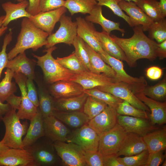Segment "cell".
<instances>
[{
	"mask_svg": "<svg viewBox=\"0 0 166 166\" xmlns=\"http://www.w3.org/2000/svg\"><path fill=\"white\" fill-rule=\"evenodd\" d=\"M159 4L163 14L164 17L166 16V0H160Z\"/></svg>",
	"mask_w": 166,
	"mask_h": 166,
	"instance_id": "58",
	"label": "cell"
},
{
	"mask_svg": "<svg viewBox=\"0 0 166 166\" xmlns=\"http://www.w3.org/2000/svg\"><path fill=\"white\" fill-rule=\"evenodd\" d=\"M164 150L149 153L147 163L145 166H158L164 161L166 155Z\"/></svg>",
	"mask_w": 166,
	"mask_h": 166,
	"instance_id": "49",
	"label": "cell"
},
{
	"mask_svg": "<svg viewBox=\"0 0 166 166\" xmlns=\"http://www.w3.org/2000/svg\"><path fill=\"white\" fill-rule=\"evenodd\" d=\"M133 35L129 38H121L110 35L112 39L122 49L131 67L137 65V60L146 59L153 61L157 57V43L150 39L144 33L141 26L132 27Z\"/></svg>",
	"mask_w": 166,
	"mask_h": 166,
	"instance_id": "1",
	"label": "cell"
},
{
	"mask_svg": "<svg viewBox=\"0 0 166 166\" xmlns=\"http://www.w3.org/2000/svg\"><path fill=\"white\" fill-rule=\"evenodd\" d=\"M14 73L10 69L7 68L5 76L0 82V101L2 103L16 90L15 83L12 81Z\"/></svg>",
	"mask_w": 166,
	"mask_h": 166,
	"instance_id": "37",
	"label": "cell"
},
{
	"mask_svg": "<svg viewBox=\"0 0 166 166\" xmlns=\"http://www.w3.org/2000/svg\"><path fill=\"white\" fill-rule=\"evenodd\" d=\"M22 100L21 96H16L14 93H13L9 97L6 101L10 106L11 109L16 110L19 109Z\"/></svg>",
	"mask_w": 166,
	"mask_h": 166,
	"instance_id": "53",
	"label": "cell"
},
{
	"mask_svg": "<svg viewBox=\"0 0 166 166\" xmlns=\"http://www.w3.org/2000/svg\"><path fill=\"white\" fill-rule=\"evenodd\" d=\"M36 166L30 153L25 149L9 148L0 152V166Z\"/></svg>",
	"mask_w": 166,
	"mask_h": 166,
	"instance_id": "12",
	"label": "cell"
},
{
	"mask_svg": "<svg viewBox=\"0 0 166 166\" xmlns=\"http://www.w3.org/2000/svg\"><path fill=\"white\" fill-rule=\"evenodd\" d=\"M104 166H124L118 159L116 154L103 156Z\"/></svg>",
	"mask_w": 166,
	"mask_h": 166,
	"instance_id": "52",
	"label": "cell"
},
{
	"mask_svg": "<svg viewBox=\"0 0 166 166\" xmlns=\"http://www.w3.org/2000/svg\"><path fill=\"white\" fill-rule=\"evenodd\" d=\"M2 121L5 127V134L2 140L4 144L10 148L23 149L22 137L28 129L27 122L21 123L16 110L12 109L4 115Z\"/></svg>",
	"mask_w": 166,
	"mask_h": 166,
	"instance_id": "4",
	"label": "cell"
},
{
	"mask_svg": "<svg viewBox=\"0 0 166 166\" xmlns=\"http://www.w3.org/2000/svg\"><path fill=\"white\" fill-rule=\"evenodd\" d=\"M34 61L28 57L25 52L8 60L6 68L10 69L14 73H21L28 78L34 80L35 77Z\"/></svg>",
	"mask_w": 166,
	"mask_h": 166,
	"instance_id": "24",
	"label": "cell"
},
{
	"mask_svg": "<svg viewBox=\"0 0 166 166\" xmlns=\"http://www.w3.org/2000/svg\"><path fill=\"white\" fill-rule=\"evenodd\" d=\"M40 0H28L29 5L26 10L31 15H34L40 12Z\"/></svg>",
	"mask_w": 166,
	"mask_h": 166,
	"instance_id": "54",
	"label": "cell"
},
{
	"mask_svg": "<svg viewBox=\"0 0 166 166\" xmlns=\"http://www.w3.org/2000/svg\"><path fill=\"white\" fill-rule=\"evenodd\" d=\"M49 34L36 27L27 18H24L21 23L20 32L14 47L7 53L9 60L11 59L26 49L35 51L47 43Z\"/></svg>",
	"mask_w": 166,
	"mask_h": 166,
	"instance_id": "2",
	"label": "cell"
},
{
	"mask_svg": "<svg viewBox=\"0 0 166 166\" xmlns=\"http://www.w3.org/2000/svg\"><path fill=\"white\" fill-rule=\"evenodd\" d=\"M53 144L63 164L67 166H87L84 159V150L79 145L61 141H54Z\"/></svg>",
	"mask_w": 166,
	"mask_h": 166,
	"instance_id": "8",
	"label": "cell"
},
{
	"mask_svg": "<svg viewBox=\"0 0 166 166\" xmlns=\"http://www.w3.org/2000/svg\"><path fill=\"white\" fill-rule=\"evenodd\" d=\"M88 95L85 93L75 96L54 99L55 110L64 112L83 111Z\"/></svg>",
	"mask_w": 166,
	"mask_h": 166,
	"instance_id": "28",
	"label": "cell"
},
{
	"mask_svg": "<svg viewBox=\"0 0 166 166\" xmlns=\"http://www.w3.org/2000/svg\"><path fill=\"white\" fill-rule=\"evenodd\" d=\"M84 92L89 96H91L103 101L108 105L116 109L119 104L123 101L111 93L100 90L97 88L84 90Z\"/></svg>",
	"mask_w": 166,
	"mask_h": 166,
	"instance_id": "40",
	"label": "cell"
},
{
	"mask_svg": "<svg viewBox=\"0 0 166 166\" xmlns=\"http://www.w3.org/2000/svg\"><path fill=\"white\" fill-rule=\"evenodd\" d=\"M60 25L58 30L54 33L49 35L47 38L46 49L55 45L64 43L69 46L73 45L77 35V26L76 22H73L70 17L63 14L59 21Z\"/></svg>",
	"mask_w": 166,
	"mask_h": 166,
	"instance_id": "7",
	"label": "cell"
},
{
	"mask_svg": "<svg viewBox=\"0 0 166 166\" xmlns=\"http://www.w3.org/2000/svg\"><path fill=\"white\" fill-rule=\"evenodd\" d=\"M148 31V37L155 39L160 43L166 40V19L163 18L159 21H154L150 26Z\"/></svg>",
	"mask_w": 166,
	"mask_h": 166,
	"instance_id": "41",
	"label": "cell"
},
{
	"mask_svg": "<svg viewBox=\"0 0 166 166\" xmlns=\"http://www.w3.org/2000/svg\"><path fill=\"white\" fill-rule=\"evenodd\" d=\"M118 114L116 109L108 105L100 113L89 120L87 124L99 136L115 125Z\"/></svg>",
	"mask_w": 166,
	"mask_h": 166,
	"instance_id": "16",
	"label": "cell"
},
{
	"mask_svg": "<svg viewBox=\"0 0 166 166\" xmlns=\"http://www.w3.org/2000/svg\"><path fill=\"white\" fill-rule=\"evenodd\" d=\"M83 153L87 166H104L103 156L98 151H84Z\"/></svg>",
	"mask_w": 166,
	"mask_h": 166,
	"instance_id": "47",
	"label": "cell"
},
{
	"mask_svg": "<svg viewBox=\"0 0 166 166\" xmlns=\"http://www.w3.org/2000/svg\"><path fill=\"white\" fill-rule=\"evenodd\" d=\"M13 78L19 87L22 98L17 114L20 119L30 120L37 113L38 107L34 104L28 96L26 85L27 78L23 74L18 72L14 73Z\"/></svg>",
	"mask_w": 166,
	"mask_h": 166,
	"instance_id": "14",
	"label": "cell"
},
{
	"mask_svg": "<svg viewBox=\"0 0 166 166\" xmlns=\"http://www.w3.org/2000/svg\"><path fill=\"white\" fill-rule=\"evenodd\" d=\"M127 133L117 123L110 130L99 136L98 151L103 156L116 154Z\"/></svg>",
	"mask_w": 166,
	"mask_h": 166,
	"instance_id": "9",
	"label": "cell"
},
{
	"mask_svg": "<svg viewBox=\"0 0 166 166\" xmlns=\"http://www.w3.org/2000/svg\"><path fill=\"white\" fill-rule=\"evenodd\" d=\"M164 162L163 163V164H162V166H166V160H165L164 161Z\"/></svg>",
	"mask_w": 166,
	"mask_h": 166,
	"instance_id": "61",
	"label": "cell"
},
{
	"mask_svg": "<svg viewBox=\"0 0 166 166\" xmlns=\"http://www.w3.org/2000/svg\"><path fill=\"white\" fill-rule=\"evenodd\" d=\"M39 106L43 118L53 115L54 109V99L41 83H37Z\"/></svg>",
	"mask_w": 166,
	"mask_h": 166,
	"instance_id": "33",
	"label": "cell"
},
{
	"mask_svg": "<svg viewBox=\"0 0 166 166\" xmlns=\"http://www.w3.org/2000/svg\"><path fill=\"white\" fill-rule=\"evenodd\" d=\"M71 81L80 84L84 90L104 86L117 82L115 79L104 73L98 74L89 71L75 74Z\"/></svg>",
	"mask_w": 166,
	"mask_h": 166,
	"instance_id": "18",
	"label": "cell"
},
{
	"mask_svg": "<svg viewBox=\"0 0 166 166\" xmlns=\"http://www.w3.org/2000/svg\"><path fill=\"white\" fill-rule=\"evenodd\" d=\"M11 109L10 106L8 104H4L0 101V124L4 115Z\"/></svg>",
	"mask_w": 166,
	"mask_h": 166,
	"instance_id": "56",
	"label": "cell"
},
{
	"mask_svg": "<svg viewBox=\"0 0 166 166\" xmlns=\"http://www.w3.org/2000/svg\"><path fill=\"white\" fill-rule=\"evenodd\" d=\"M9 148H10L4 144L2 140L0 141V152Z\"/></svg>",
	"mask_w": 166,
	"mask_h": 166,
	"instance_id": "59",
	"label": "cell"
},
{
	"mask_svg": "<svg viewBox=\"0 0 166 166\" xmlns=\"http://www.w3.org/2000/svg\"><path fill=\"white\" fill-rule=\"evenodd\" d=\"M143 93L147 96L160 102L165 101L166 98V77L155 85L150 86L147 85Z\"/></svg>",
	"mask_w": 166,
	"mask_h": 166,
	"instance_id": "39",
	"label": "cell"
},
{
	"mask_svg": "<svg viewBox=\"0 0 166 166\" xmlns=\"http://www.w3.org/2000/svg\"><path fill=\"white\" fill-rule=\"evenodd\" d=\"M12 32L11 30L8 33L5 35L3 42V44L1 50L0 51V78L2 71L6 66L9 60L7 53L6 48L7 46L11 42L13 36Z\"/></svg>",
	"mask_w": 166,
	"mask_h": 166,
	"instance_id": "46",
	"label": "cell"
},
{
	"mask_svg": "<svg viewBox=\"0 0 166 166\" xmlns=\"http://www.w3.org/2000/svg\"><path fill=\"white\" fill-rule=\"evenodd\" d=\"M99 141V136L87 124L71 132L66 142L76 144L85 151H97Z\"/></svg>",
	"mask_w": 166,
	"mask_h": 166,
	"instance_id": "10",
	"label": "cell"
},
{
	"mask_svg": "<svg viewBox=\"0 0 166 166\" xmlns=\"http://www.w3.org/2000/svg\"><path fill=\"white\" fill-rule=\"evenodd\" d=\"M72 45L74 47V52L77 57L88 70L90 71L91 67L89 58L86 48L85 42L77 35Z\"/></svg>",
	"mask_w": 166,
	"mask_h": 166,
	"instance_id": "43",
	"label": "cell"
},
{
	"mask_svg": "<svg viewBox=\"0 0 166 166\" xmlns=\"http://www.w3.org/2000/svg\"><path fill=\"white\" fill-rule=\"evenodd\" d=\"M149 154L146 149L136 155L123 157H118V159L124 166H145Z\"/></svg>",
	"mask_w": 166,
	"mask_h": 166,
	"instance_id": "44",
	"label": "cell"
},
{
	"mask_svg": "<svg viewBox=\"0 0 166 166\" xmlns=\"http://www.w3.org/2000/svg\"><path fill=\"white\" fill-rule=\"evenodd\" d=\"M96 35L103 49L109 55L118 59L125 61L127 60L121 47L112 39L110 35L105 31L96 32Z\"/></svg>",
	"mask_w": 166,
	"mask_h": 166,
	"instance_id": "29",
	"label": "cell"
},
{
	"mask_svg": "<svg viewBox=\"0 0 166 166\" xmlns=\"http://www.w3.org/2000/svg\"><path fill=\"white\" fill-rule=\"evenodd\" d=\"M107 106L103 101L88 95L84 104L83 112L90 120L100 113Z\"/></svg>",
	"mask_w": 166,
	"mask_h": 166,
	"instance_id": "36",
	"label": "cell"
},
{
	"mask_svg": "<svg viewBox=\"0 0 166 166\" xmlns=\"http://www.w3.org/2000/svg\"><path fill=\"white\" fill-rule=\"evenodd\" d=\"M49 91L54 99L75 96L84 93L79 84L70 80H61L50 84Z\"/></svg>",
	"mask_w": 166,
	"mask_h": 166,
	"instance_id": "21",
	"label": "cell"
},
{
	"mask_svg": "<svg viewBox=\"0 0 166 166\" xmlns=\"http://www.w3.org/2000/svg\"><path fill=\"white\" fill-rule=\"evenodd\" d=\"M86 20L93 23L100 25L103 30L109 34L113 30H117L124 35L125 32L124 29L120 27V23L115 22L105 18L102 13V6L97 5L89 15L85 17Z\"/></svg>",
	"mask_w": 166,
	"mask_h": 166,
	"instance_id": "27",
	"label": "cell"
},
{
	"mask_svg": "<svg viewBox=\"0 0 166 166\" xmlns=\"http://www.w3.org/2000/svg\"><path fill=\"white\" fill-rule=\"evenodd\" d=\"M156 49V55L160 60H162L166 57V40L158 43Z\"/></svg>",
	"mask_w": 166,
	"mask_h": 166,
	"instance_id": "55",
	"label": "cell"
},
{
	"mask_svg": "<svg viewBox=\"0 0 166 166\" xmlns=\"http://www.w3.org/2000/svg\"><path fill=\"white\" fill-rule=\"evenodd\" d=\"M25 149L33 157L36 166H51L57 165L59 157L57 154L53 142L44 136L31 145Z\"/></svg>",
	"mask_w": 166,
	"mask_h": 166,
	"instance_id": "5",
	"label": "cell"
},
{
	"mask_svg": "<svg viewBox=\"0 0 166 166\" xmlns=\"http://www.w3.org/2000/svg\"><path fill=\"white\" fill-rule=\"evenodd\" d=\"M150 110L149 116L150 122L153 125H162L166 123V102H160L148 97L143 92L134 94Z\"/></svg>",
	"mask_w": 166,
	"mask_h": 166,
	"instance_id": "22",
	"label": "cell"
},
{
	"mask_svg": "<svg viewBox=\"0 0 166 166\" xmlns=\"http://www.w3.org/2000/svg\"><path fill=\"white\" fill-rule=\"evenodd\" d=\"M43 124L45 136L50 141H67L70 130L54 116L43 118Z\"/></svg>",
	"mask_w": 166,
	"mask_h": 166,
	"instance_id": "20",
	"label": "cell"
},
{
	"mask_svg": "<svg viewBox=\"0 0 166 166\" xmlns=\"http://www.w3.org/2000/svg\"><path fill=\"white\" fill-rule=\"evenodd\" d=\"M117 123L127 133H132L142 137L159 128L153 125L148 119L118 114Z\"/></svg>",
	"mask_w": 166,
	"mask_h": 166,
	"instance_id": "13",
	"label": "cell"
},
{
	"mask_svg": "<svg viewBox=\"0 0 166 166\" xmlns=\"http://www.w3.org/2000/svg\"><path fill=\"white\" fill-rule=\"evenodd\" d=\"M15 0L19 2H21L22 1L24 0Z\"/></svg>",
	"mask_w": 166,
	"mask_h": 166,
	"instance_id": "62",
	"label": "cell"
},
{
	"mask_svg": "<svg viewBox=\"0 0 166 166\" xmlns=\"http://www.w3.org/2000/svg\"><path fill=\"white\" fill-rule=\"evenodd\" d=\"M33 79L27 78L26 85L28 96L34 104L37 107L39 106V101L38 91Z\"/></svg>",
	"mask_w": 166,
	"mask_h": 166,
	"instance_id": "50",
	"label": "cell"
},
{
	"mask_svg": "<svg viewBox=\"0 0 166 166\" xmlns=\"http://www.w3.org/2000/svg\"><path fill=\"white\" fill-rule=\"evenodd\" d=\"M147 149L143 137L132 133H127L117 156H130L139 154Z\"/></svg>",
	"mask_w": 166,
	"mask_h": 166,
	"instance_id": "23",
	"label": "cell"
},
{
	"mask_svg": "<svg viewBox=\"0 0 166 166\" xmlns=\"http://www.w3.org/2000/svg\"><path fill=\"white\" fill-rule=\"evenodd\" d=\"M149 153L161 150L166 148V128H159L150 132L143 137Z\"/></svg>",
	"mask_w": 166,
	"mask_h": 166,
	"instance_id": "30",
	"label": "cell"
},
{
	"mask_svg": "<svg viewBox=\"0 0 166 166\" xmlns=\"http://www.w3.org/2000/svg\"><path fill=\"white\" fill-rule=\"evenodd\" d=\"M126 1L129 2L130 1H132L133 2L135 3H136L138 0H125Z\"/></svg>",
	"mask_w": 166,
	"mask_h": 166,
	"instance_id": "60",
	"label": "cell"
},
{
	"mask_svg": "<svg viewBox=\"0 0 166 166\" xmlns=\"http://www.w3.org/2000/svg\"><path fill=\"white\" fill-rule=\"evenodd\" d=\"M57 47L54 46L44 50L46 53L39 56L33 54L37 59V65L41 68L45 81L51 84L61 80H70L75 74L61 65L52 56V53Z\"/></svg>",
	"mask_w": 166,
	"mask_h": 166,
	"instance_id": "3",
	"label": "cell"
},
{
	"mask_svg": "<svg viewBox=\"0 0 166 166\" xmlns=\"http://www.w3.org/2000/svg\"><path fill=\"white\" fill-rule=\"evenodd\" d=\"M163 69L157 66H152L148 68L146 70V75L149 79L152 80L159 79L163 74Z\"/></svg>",
	"mask_w": 166,
	"mask_h": 166,
	"instance_id": "51",
	"label": "cell"
},
{
	"mask_svg": "<svg viewBox=\"0 0 166 166\" xmlns=\"http://www.w3.org/2000/svg\"><path fill=\"white\" fill-rule=\"evenodd\" d=\"M96 0L97 2V5L107 7L113 12L115 14L124 19L130 26L129 17L123 12L119 5V3L121 0Z\"/></svg>",
	"mask_w": 166,
	"mask_h": 166,
	"instance_id": "45",
	"label": "cell"
},
{
	"mask_svg": "<svg viewBox=\"0 0 166 166\" xmlns=\"http://www.w3.org/2000/svg\"><path fill=\"white\" fill-rule=\"evenodd\" d=\"M43 120V117L38 107L37 113L30 120V124L22 140L23 149L31 145L39 139L45 136Z\"/></svg>",
	"mask_w": 166,
	"mask_h": 166,
	"instance_id": "25",
	"label": "cell"
},
{
	"mask_svg": "<svg viewBox=\"0 0 166 166\" xmlns=\"http://www.w3.org/2000/svg\"><path fill=\"white\" fill-rule=\"evenodd\" d=\"M119 5L122 10L124 11L129 17L130 26L133 27L141 25L144 32L148 31L154 21L135 2L121 0Z\"/></svg>",
	"mask_w": 166,
	"mask_h": 166,
	"instance_id": "17",
	"label": "cell"
},
{
	"mask_svg": "<svg viewBox=\"0 0 166 166\" xmlns=\"http://www.w3.org/2000/svg\"><path fill=\"white\" fill-rule=\"evenodd\" d=\"M116 110L119 115L149 119L146 111L134 107L126 101L123 100L119 104Z\"/></svg>",
	"mask_w": 166,
	"mask_h": 166,
	"instance_id": "42",
	"label": "cell"
},
{
	"mask_svg": "<svg viewBox=\"0 0 166 166\" xmlns=\"http://www.w3.org/2000/svg\"><path fill=\"white\" fill-rule=\"evenodd\" d=\"M77 35L99 54L105 51L102 48L96 35V30L93 23L81 17L76 18Z\"/></svg>",
	"mask_w": 166,
	"mask_h": 166,
	"instance_id": "19",
	"label": "cell"
},
{
	"mask_svg": "<svg viewBox=\"0 0 166 166\" xmlns=\"http://www.w3.org/2000/svg\"><path fill=\"white\" fill-rule=\"evenodd\" d=\"M96 88L100 90L109 93L128 101L137 109L150 112L148 107L135 95L128 86L123 82H116Z\"/></svg>",
	"mask_w": 166,
	"mask_h": 166,
	"instance_id": "11",
	"label": "cell"
},
{
	"mask_svg": "<svg viewBox=\"0 0 166 166\" xmlns=\"http://www.w3.org/2000/svg\"><path fill=\"white\" fill-rule=\"evenodd\" d=\"M29 5L28 1L24 0L17 3L8 1L2 4V6L6 13L2 22V25L7 26L11 21L21 18H29L31 15L26 9Z\"/></svg>",
	"mask_w": 166,
	"mask_h": 166,
	"instance_id": "26",
	"label": "cell"
},
{
	"mask_svg": "<svg viewBox=\"0 0 166 166\" xmlns=\"http://www.w3.org/2000/svg\"><path fill=\"white\" fill-rule=\"evenodd\" d=\"M97 5L96 0H66L64 6L72 16L78 13L89 14Z\"/></svg>",
	"mask_w": 166,
	"mask_h": 166,
	"instance_id": "34",
	"label": "cell"
},
{
	"mask_svg": "<svg viewBox=\"0 0 166 166\" xmlns=\"http://www.w3.org/2000/svg\"><path fill=\"white\" fill-rule=\"evenodd\" d=\"M99 54L103 60L115 72L117 82H122L127 85L134 94L143 92L147 85L144 77H136L131 76L125 71L122 61L111 56L105 52Z\"/></svg>",
	"mask_w": 166,
	"mask_h": 166,
	"instance_id": "6",
	"label": "cell"
},
{
	"mask_svg": "<svg viewBox=\"0 0 166 166\" xmlns=\"http://www.w3.org/2000/svg\"><path fill=\"white\" fill-rule=\"evenodd\" d=\"M135 3L153 21L165 18L157 0H138Z\"/></svg>",
	"mask_w": 166,
	"mask_h": 166,
	"instance_id": "35",
	"label": "cell"
},
{
	"mask_svg": "<svg viewBox=\"0 0 166 166\" xmlns=\"http://www.w3.org/2000/svg\"><path fill=\"white\" fill-rule=\"evenodd\" d=\"M56 59L63 67L75 74L88 71L77 57L74 51L68 56L57 57Z\"/></svg>",
	"mask_w": 166,
	"mask_h": 166,
	"instance_id": "38",
	"label": "cell"
},
{
	"mask_svg": "<svg viewBox=\"0 0 166 166\" xmlns=\"http://www.w3.org/2000/svg\"><path fill=\"white\" fill-rule=\"evenodd\" d=\"M85 45L89 58L90 72L98 74L104 73L115 79L116 74L114 70L103 60L98 53L85 43Z\"/></svg>",
	"mask_w": 166,
	"mask_h": 166,
	"instance_id": "31",
	"label": "cell"
},
{
	"mask_svg": "<svg viewBox=\"0 0 166 166\" xmlns=\"http://www.w3.org/2000/svg\"><path fill=\"white\" fill-rule=\"evenodd\" d=\"M4 17L5 15L0 16V37L5 33L8 29L7 26H4L2 25V22Z\"/></svg>",
	"mask_w": 166,
	"mask_h": 166,
	"instance_id": "57",
	"label": "cell"
},
{
	"mask_svg": "<svg viewBox=\"0 0 166 166\" xmlns=\"http://www.w3.org/2000/svg\"><path fill=\"white\" fill-rule=\"evenodd\" d=\"M67 11V9L64 6L49 11L40 12L31 15L29 19L36 27L49 35L52 34L56 23Z\"/></svg>",
	"mask_w": 166,
	"mask_h": 166,
	"instance_id": "15",
	"label": "cell"
},
{
	"mask_svg": "<svg viewBox=\"0 0 166 166\" xmlns=\"http://www.w3.org/2000/svg\"><path fill=\"white\" fill-rule=\"evenodd\" d=\"M64 0H40L39 8L40 12H46L57 9L64 6Z\"/></svg>",
	"mask_w": 166,
	"mask_h": 166,
	"instance_id": "48",
	"label": "cell"
},
{
	"mask_svg": "<svg viewBox=\"0 0 166 166\" xmlns=\"http://www.w3.org/2000/svg\"><path fill=\"white\" fill-rule=\"evenodd\" d=\"M53 115L62 123L76 128L87 124L89 121L83 111L64 112L55 110Z\"/></svg>",
	"mask_w": 166,
	"mask_h": 166,
	"instance_id": "32",
	"label": "cell"
}]
</instances>
